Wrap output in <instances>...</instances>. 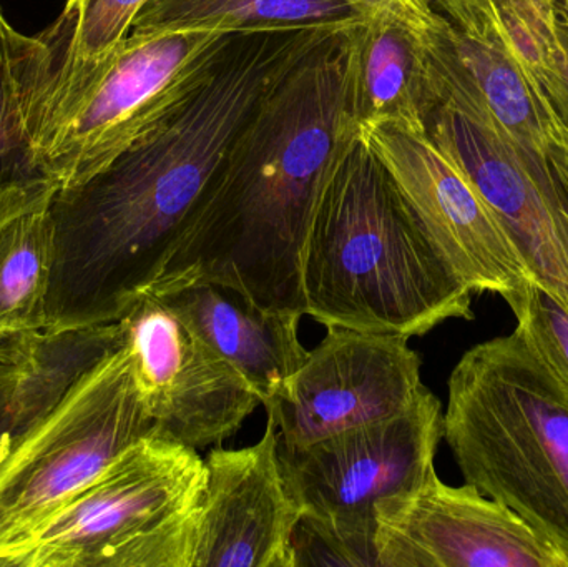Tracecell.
<instances>
[{"mask_svg":"<svg viewBox=\"0 0 568 567\" xmlns=\"http://www.w3.org/2000/svg\"><path fill=\"white\" fill-rule=\"evenodd\" d=\"M334 32H239L205 82L145 139L50 202L47 312L59 328L120 322L172 259L213 173L265 97Z\"/></svg>","mask_w":568,"mask_h":567,"instance_id":"1","label":"cell"},{"mask_svg":"<svg viewBox=\"0 0 568 567\" xmlns=\"http://www.w3.org/2000/svg\"><path fill=\"white\" fill-rule=\"evenodd\" d=\"M347 32L314 47L260 103L149 293L215 283L262 308L306 315L304 246L357 140L344 99Z\"/></svg>","mask_w":568,"mask_h":567,"instance_id":"2","label":"cell"},{"mask_svg":"<svg viewBox=\"0 0 568 567\" xmlns=\"http://www.w3.org/2000/svg\"><path fill=\"white\" fill-rule=\"evenodd\" d=\"M303 292L311 318L357 332L413 338L449 320H474V293L363 139L317 206Z\"/></svg>","mask_w":568,"mask_h":567,"instance_id":"3","label":"cell"},{"mask_svg":"<svg viewBox=\"0 0 568 567\" xmlns=\"http://www.w3.org/2000/svg\"><path fill=\"white\" fill-rule=\"evenodd\" d=\"M443 439L464 482L568 558V399L514 330L464 353L447 382Z\"/></svg>","mask_w":568,"mask_h":567,"instance_id":"4","label":"cell"},{"mask_svg":"<svg viewBox=\"0 0 568 567\" xmlns=\"http://www.w3.org/2000/svg\"><path fill=\"white\" fill-rule=\"evenodd\" d=\"M233 36L130 30L103 59L20 90L40 175L60 189L109 165L190 99Z\"/></svg>","mask_w":568,"mask_h":567,"instance_id":"5","label":"cell"},{"mask_svg":"<svg viewBox=\"0 0 568 567\" xmlns=\"http://www.w3.org/2000/svg\"><path fill=\"white\" fill-rule=\"evenodd\" d=\"M153 433L123 343L0 446V546L29 531Z\"/></svg>","mask_w":568,"mask_h":567,"instance_id":"6","label":"cell"},{"mask_svg":"<svg viewBox=\"0 0 568 567\" xmlns=\"http://www.w3.org/2000/svg\"><path fill=\"white\" fill-rule=\"evenodd\" d=\"M303 516L280 458L275 416L248 448H213L192 505L146 533L110 567H294Z\"/></svg>","mask_w":568,"mask_h":567,"instance_id":"7","label":"cell"},{"mask_svg":"<svg viewBox=\"0 0 568 567\" xmlns=\"http://www.w3.org/2000/svg\"><path fill=\"white\" fill-rule=\"evenodd\" d=\"M203 479L199 449L153 433L29 531L0 546V566L110 567L126 546L182 515Z\"/></svg>","mask_w":568,"mask_h":567,"instance_id":"8","label":"cell"},{"mask_svg":"<svg viewBox=\"0 0 568 567\" xmlns=\"http://www.w3.org/2000/svg\"><path fill=\"white\" fill-rule=\"evenodd\" d=\"M444 409L424 389L406 412L337 433L301 449L280 446L303 516L349 541L374 566L377 503L419 488L436 469Z\"/></svg>","mask_w":568,"mask_h":567,"instance_id":"9","label":"cell"},{"mask_svg":"<svg viewBox=\"0 0 568 567\" xmlns=\"http://www.w3.org/2000/svg\"><path fill=\"white\" fill-rule=\"evenodd\" d=\"M119 323L156 435L195 449L222 445L262 405L250 383L159 296L146 293Z\"/></svg>","mask_w":568,"mask_h":567,"instance_id":"10","label":"cell"},{"mask_svg":"<svg viewBox=\"0 0 568 567\" xmlns=\"http://www.w3.org/2000/svg\"><path fill=\"white\" fill-rule=\"evenodd\" d=\"M266 413L280 446L301 449L347 429L393 418L423 395V362L400 335L326 326Z\"/></svg>","mask_w":568,"mask_h":567,"instance_id":"11","label":"cell"},{"mask_svg":"<svg viewBox=\"0 0 568 567\" xmlns=\"http://www.w3.org/2000/svg\"><path fill=\"white\" fill-rule=\"evenodd\" d=\"M379 567H568V558L509 506L436 469L419 488L377 503Z\"/></svg>","mask_w":568,"mask_h":567,"instance_id":"12","label":"cell"},{"mask_svg":"<svg viewBox=\"0 0 568 567\" xmlns=\"http://www.w3.org/2000/svg\"><path fill=\"white\" fill-rule=\"evenodd\" d=\"M361 139L474 295L507 300L532 280L499 216L429 133L374 129Z\"/></svg>","mask_w":568,"mask_h":567,"instance_id":"13","label":"cell"},{"mask_svg":"<svg viewBox=\"0 0 568 567\" xmlns=\"http://www.w3.org/2000/svg\"><path fill=\"white\" fill-rule=\"evenodd\" d=\"M489 203L534 282L568 315V160L520 153L506 136L467 125L447 146Z\"/></svg>","mask_w":568,"mask_h":567,"instance_id":"14","label":"cell"},{"mask_svg":"<svg viewBox=\"0 0 568 567\" xmlns=\"http://www.w3.org/2000/svg\"><path fill=\"white\" fill-rule=\"evenodd\" d=\"M439 105L499 130L519 152L568 159V133L500 37H477L450 23L427 45Z\"/></svg>","mask_w":568,"mask_h":567,"instance_id":"15","label":"cell"},{"mask_svg":"<svg viewBox=\"0 0 568 567\" xmlns=\"http://www.w3.org/2000/svg\"><path fill=\"white\" fill-rule=\"evenodd\" d=\"M344 99L357 139L374 129L423 135L439 107L424 40L390 16L347 32Z\"/></svg>","mask_w":568,"mask_h":567,"instance_id":"16","label":"cell"},{"mask_svg":"<svg viewBox=\"0 0 568 567\" xmlns=\"http://www.w3.org/2000/svg\"><path fill=\"white\" fill-rule=\"evenodd\" d=\"M152 295L162 298L226 360L255 389L265 408L310 353L300 340L303 316L262 308L226 286L196 283Z\"/></svg>","mask_w":568,"mask_h":567,"instance_id":"17","label":"cell"},{"mask_svg":"<svg viewBox=\"0 0 568 567\" xmlns=\"http://www.w3.org/2000/svg\"><path fill=\"white\" fill-rule=\"evenodd\" d=\"M57 185L37 179L0 192V363L17 365L47 328Z\"/></svg>","mask_w":568,"mask_h":567,"instance_id":"18","label":"cell"},{"mask_svg":"<svg viewBox=\"0 0 568 567\" xmlns=\"http://www.w3.org/2000/svg\"><path fill=\"white\" fill-rule=\"evenodd\" d=\"M150 0H65L60 16L37 36L13 33L17 89L39 85L103 59L130 33Z\"/></svg>","mask_w":568,"mask_h":567,"instance_id":"19","label":"cell"},{"mask_svg":"<svg viewBox=\"0 0 568 567\" xmlns=\"http://www.w3.org/2000/svg\"><path fill=\"white\" fill-rule=\"evenodd\" d=\"M366 17L346 0H150L130 30L223 32L316 29L347 32Z\"/></svg>","mask_w":568,"mask_h":567,"instance_id":"20","label":"cell"},{"mask_svg":"<svg viewBox=\"0 0 568 567\" xmlns=\"http://www.w3.org/2000/svg\"><path fill=\"white\" fill-rule=\"evenodd\" d=\"M497 36L568 133V17L556 0H489Z\"/></svg>","mask_w":568,"mask_h":567,"instance_id":"21","label":"cell"},{"mask_svg":"<svg viewBox=\"0 0 568 567\" xmlns=\"http://www.w3.org/2000/svg\"><path fill=\"white\" fill-rule=\"evenodd\" d=\"M506 302L516 316V332L526 340L568 399L567 313L534 280Z\"/></svg>","mask_w":568,"mask_h":567,"instance_id":"22","label":"cell"},{"mask_svg":"<svg viewBox=\"0 0 568 567\" xmlns=\"http://www.w3.org/2000/svg\"><path fill=\"white\" fill-rule=\"evenodd\" d=\"M13 33L0 9V192L43 179L33 162L23 129L19 90L13 72Z\"/></svg>","mask_w":568,"mask_h":567,"instance_id":"23","label":"cell"},{"mask_svg":"<svg viewBox=\"0 0 568 567\" xmlns=\"http://www.w3.org/2000/svg\"><path fill=\"white\" fill-rule=\"evenodd\" d=\"M364 17L390 16L413 29L426 45H430L450 20L437 9L434 0H346Z\"/></svg>","mask_w":568,"mask_h":567,"instance_id":"24","label":"cell"},{"mask_svg":"<svg viewBox=\"0 0 568 567\" xmlns=\"http://www.w3.org/2000/svg\"><path fill=\"white\" fill-rule=\"evenodd\" d=\"M437 9L464 32L477 37L496 33L489 0H434Z\"/></svg>","mask_w":568,"mask_h":567,"instance_id":"25","label":"cell"},{"mask_svg":"<svg viewBox=\"0 0 568 567\" xmlns=\"http://www.w3.org/2000/svg\"><path fill=\"white\" fill-rule=\"evenodd\" d=\"M19 378V365H2L0 363V428L9 425L10 408H12L13 395H16Z\"/></svg>","mask_w":568,"mask_h":567,"instance_id":"26","label":"cell"},{"mask_svg":"<svg viewBox=\"0 0 568 567\" xmlns=\"http://www.w3.org/2000/svg\"><path fill=\"white\" fill-rule=\"evenodd\" d=\"M9 426H10V422H9V425L7 426H3V428H0V446L3 445V442H6L7 439V429H9Z\"/></svg>","mask_w":568,"mask_h":567,"instance_id":"27","label":"cell"},{"mask_svg":"<svg viewBox=\"0 0 568 567\" xmlns=\"http://www.w3.org/2000/svg\"><path fill=\"white\" fill-rule=\"evenodd\" d=\"M556 2L559 3L560 9L568 17V0H556Z\"/></svg>","mask_w":568,"mask_h":567,"instance_id":"28","label":"cell"}]
</instances>
